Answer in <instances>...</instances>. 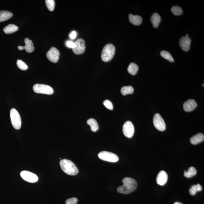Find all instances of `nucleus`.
<instances>
[{"mask_svg":"<svg viewBox=\"0 0 204 204\" xmlns=\"http://www.w3.org/2000/svg\"><path fill=\"white\" fill-rule=\"evenodd\" d=\"M122 131L125 137L128 138H131L134 135V128L133 123L131 121L125 122L122 127Z\"/></svg>","mask_w":204,"mask_h":204,"instance_id":"obj_8","label":"nucleus"},{"mask_svg":"<svg viewBox=\"0 0 204 204\" xmlns=\"http://www.w3.org/2000/svg\"><path fill=\"white\" fill-rule=\"evenodd\" d=\"M197 173V170L194 167H190L187 171H184V176L187 178H191Z\"/></svg>","mask_w":204,"mask_h":204,"instance_id":"obj_23","label":"nucleus"},{"mask_svg":"<svg viewBox=\"0 0 204 204\" xmlns=\"http://www.w3.org/2000/svg\"><path fill=\"white\" fill-rule=\"evenodd\" d=\"M13 16V14L8 11H0V22H4L11 18Z\"/></svg>","mask_w":204,"mask_h":204,"instance_id":"obj_19","label":"nucleus"},{"mask_svg":"<svg viewBox=\"0 0 204 204\" xmlns=\"http://www.w3.org/2000/svg\"><path fill=\"white\" fill-rule=\"evenodd\" d=\"M161 17L158 13H154L151 16V21L154 28H156L158 27L160 23L161 22Z\"/></svg>","mask_w":204,"mask_h":204,"instance_id":"obj_18","label":"nucleus"},{"mask_svg":"<svg viewBox=\"0 0 204 204\" xmlns=\"http://www.w3.org/2000/svg\"><path fill=\"white\" fill-rule=\"evenodd\" d=\"M46 56L50 61L53 63H56L58 61L60 57V51L57 48L52 47L47 53Z\"/></svg>","mask_w":204,"mask_h":204,"instance_id":"obj_9","label":"nucleus"},{"mask_svg":"<svg viewBox=\"0 0 204 204\" xmlns=\"http://www.w3.org/2000/svg\"><path fill=\"white\" fill-rule=\"evenodd\" d=\"M168 175L164 171L162 170L158 173L157 178V184L160 186L165 185L167 182Z\"/></svg>","mask_w":204,"mask_h":204,"instance_id":"obj_13","label":"nucleus"},{"mask_svg":"<svg viewBox=\"0 0 204 204\" xmlns=\"http://www.w3.org/2000/svg\"><path fill=\"white\" fill-rule=\"evenodd\" d=\"M33 90L36 93L44 94L48 95L53 94L54 93L52 88L47 85L36 84L33 86Z\"/></svg>","mask_w":204,"mask_h":204,"instance_id":"obj_5","label":"nucleus"},{"mask_svg":"<svg viewBox=\"0 0 204 204\" xmlns=\"http://www.w3.org/2000/svg\"><path fill=\"white\" fill-rule=\"evenodd\" d=\"M173 204H183L182 203H181L180 202H174Z\"/></svg>","mask_w":204,"mask_h":204,"instance_id":"obj_34","label":"nucleus"},{"mask_svg":"<svg viewBox=\"0 0 204 204\" xmlns=\"http://www.w3.org/2000/svg\"><path fill=\"white\" fill-rule=\"evenodd\" d=\"M60 165L62 170L68 175H76L78 173V169L76 165L70 160H62L60 162Z\"/></svg>","mask_w":204,"mask_h":204,"instance_id":"obj_2","label":"nucleus"},{"mask_svg":"<svg viewBox=\"0 0 204 204\" xmlns=\"http://www.w3.org/2000/svg\"><path fill=\"white\" fill-rule=\"evenodd\" d=\"M202 186L200 184H197L196 185H193L192 186L191 188L189 190V192L190 195H192V196H194L196 194L197 192L202 191Z\"/></svg>","mask_w":204,"mask_h":204,"instance_id":"obj_25","label":"nucleus"},{"mask_svg":"<svg viewBox=\"0 0 204 204\" xmlns=\"http://www.w3.org/2000/svg\"><path fill=\"white\" fill-rule=\"evenodd\" d=\"M25 45L22 46L23 49L25 50L27 52L31 53L33 52L34 50V45L32 41L26 38L25 39Z\"/></svg>","mask_w":204,"mask_h":204,"instance_id":"obj_16","label":"nucleus"},{"mask_svg":"<svg viewBox=\"0 0 204 204\" xmlns=\"http://www.w3.org/2000/svg\"><path fill=\"white\" fill-rule=\"evenodd\" d=\"M191 40L189 36H183L180 39L179 45L183 51H187L190 49Z\"/></svg>","mask_w":204,"mask_h":204,"instance_id":"obj_12","label":"nucleus"},{"mask_svg":"<svg viewBox=\"0 0 204 204\" xmlns=\"http://www.w3.org/2000/svg\"><path fill=\"white\" fill-rule=\"evenodd\" d=\"M115 48L112 44H108L104 47L101 53V57L103 61L108 62L114 57Z\"/></svg>","mask_w":204,"mask_h":204,"instance_id":"obj_3","label":"nucleus"},{"mask_svg":"<svg viewBox=\"0 0 204 204\" xmlns=\"http://www.w3.org/2000/svg\"><path fill=\"white\" fill-rule=\"evenodd\" d=\"M45 4L50 11H53L55 7V2L54 0H46Z\"/></svg>","mask_w":204,"mask_h":204,"instance_id":"obj_28","label":"nucleus"},{"mask_svg":"<svg viewBox=\"0 0 204 204\" xmlns=\"http://www.w3.org/2000/svg\"><path fill=\"white\" fill-rule=\"evenodd\" d=\"M17 65L19 69L22 70H26L28 69V66L24 62L21 60H18L17 61Z\"/></svg>","mask_w":204,"mask_h":204,"instance_id":"obj_29","label":"nucleus"},{"mask_svg":"<svg viewBox=\"0 0 204 204\" xmlns=\"http://www.w3.org/2000/svg\"><path fill=\"white\" fill-rule=\"evenodd\" d=\"M18 27L14 24H9L4 28V32L7 34H11L17 31Z\"/></svg>","mask_w":204,"mask_h":204,"instance_id":"obj_20","label":"nucleus"},{"mask_svg":"<svg viewBox=\"0 0 204 204\" xmlns=\"http://www.w3.org/2000/svg\"><path fill=\"white\" fill-rule=\"evenodd\" d=\"M134 92V89L131 86H125L121 89V92L124 96L128 94H131Z\"/></svg>","mask_w":204,"mask_h":204,"instance_id":"obj_24","label":"nucleus"},{"mask_svg":"<svg viewBox=\"0 0 204 204\" xmlns=\"http://www.w3.org/2000/svg\"><path fill=\"white\" fill-rule=\"evenodd\" d=\"M78 201L77 198L73 197L66 199V204H77Z\"/></svg>","mask_w":204,"mask_h":204,"instance_id":"obj_31","label":"nucleus"},{"mask_svg":"<svg viewBox=\"0 0 204 204\" xmlns=\"http://www.w3.org/2000/svg\"><path fill=\"white\" fill-rule=\"evenodd\" d=\"M123 185L117 188L118 193L128 194L132 193L137 189L138 184L137 181L132 178L126 177L122 180Z\"/></svg>","mask_w":204,"mask_h":204,"instance_id":"obj_1","label":"nucleus"},{"mask_svg":"<svg viewBox=\"0 0 204 204\" xmlns=\"http://www.w3.org/2000/svg\"><path fill=\"white\" fill-rule=\"evenodd\" d=\"M197 105V103L194 99H189L183 104L184 110L186 112H191L194 110Z\"/></svg>","mask_w":204,"mask_h":204,"instance_id":"obj_14","label":"nucleus"},{"mask_svg":"<svg viewBox=\"0 0 204 204\" xmlns=\"http://www.w3.org/2000/svg\"><path fill=\"white\" fill-rule=\"evenodd\" d=\"M186 36H188V34H186Z\"/></svg>","mask_w":204,"mask_h":204,"instance_id":"obj_35","label":"nucleus"},{"mask_svg":"<svg viewBox=\"0 0 204 204\" xmlns=\"http://www.w3.org/2000/svg\"><path fill=\"white\" fill-rule=\"evenodd\" d=\"M171 11L172 13L176 16H179L183 13V10L181 8L178 6H175L172 7Z\"/></svg>","mask_w":204,"mask_h":204,"instance_id":"obj_27","label":"nucleus"},{"mask_svg":"<svg viewBox=\"0 0 204 204\" xmlns=\"http://www.w3.org/2000/svg\"><path fill=\"white\" fill-rule=\"evenodd\" d=\"M75 47L73 49L74 53L76 54H83L86 48L85 42L84 39H79L75 42Z\"/></svg>","mask_w":204,"mask_h":204,"instance_id":"obj_10","label":"nucleus"},{"mask_svg":"<svg viewBox=\"0 0 204 204\" xmlns=\"http://www.w3.org/2000/svg\"><path fill=\"white\" fill-rule=\"evenodd\" d=\"M77 36V33L75 31H73L70 34L69 36L71 39H74L76 38Z\"/></svg>","mask_w":204,"mask_h":204,"instance_id":"obj_33","label":"nucleus"},{"mask_svg":"<svg viewBox=\"0 0 204 204\" xmlns=\"http://www.w3.org/2000/svg\"><path fill=\"white\" fill-rule=\"evenodd\" d=\"M129 20L131 24L134 25H141L142 22V18L138 15H134L131 14L129 15Z\"/></svg>","mask_w":204,"mask_h":204,"instance_id":"obj_17","label":"nucleus"},{"mask_svg":"<svg viewBox=\"0 0 204 204\" xmlns=\"http://www.w3.org/2000/svg\"><path fill=\"white\" fill-rule=\"evenodd\" d=\"M103 104L106 108L110 110H112L113 108V106L112 102L108 100H105L103 102Z\"/></svg>","mask_w":204,"mask_h":204,"instance_id":"obj_30","label":"nucleus"},{"mask_svg":"<svg viewBox=\"0 0 204 204\" xmlns=\"http://www.w3.org/2000/svg\"><path fill=\"white\" fill-rule=\"evenodd\" d=\"M11 121L13 128L19 130L21 126V119L19 113L15 108H12L10 111Z\"/></svg>","mask_w":204,"mask_h":204,"instance_id":"obj_4","label":"nucleus"},{"mask_svg":"<svg viewBox=\"0 0 204 204\" xmlns=\"http://www.w3.org/2000/svg\"><path fill=\"white\" fill-rule=\"evenodd\" d=\"M21 176L24 180L30 183L36 182L38 180L37 175L27 171L24 170L21 172Z\"/></svg>","mask_w":204,"mask_h":204,"instance_id":"obj_11","label":"nucleus"},{"mask_svg":"<svg viewBox=\"0 0 204 204\" xmlns=\"http://www.w3.org/2000/svg\"><path fill=\"white\" fill-rule=\"evenodd\" d=\"M160 54H161L162 57L165 59L166 60H169L171 63H172L174 61L171 54L168 51L165 50L162 51L160 53Z\"/></svg>","mask_w":204,"mask_h":204,"instance_id":"obj_26","label":"nucleus"},{"mask_svg":"<svg viewBox=\"0 0 204 204\" xmlns=\"http://www.w3.org/2000/svg\"><path fill=\"white\" fill-rule=\"evenodd\" d=\"M153 123L154 126L158 131H164L166 129V125L164 119L159 113H156L154 116Z\"/></svg>","mask_w":204,"mask_h":204,"instance_id":"obj_7","label":"nucleus"},{"mask_svg":"<svg viewBox=\"0 0 204 204\" xmlns=\"http://www.w3.org/2000/svg\"><path fill=\"white\" fill-rule=\"evenodd\" d=\"M66 46L68 47L72 48V49H73L75 47V42L71 41H67L66 42Z\"/></svg>","mask_w":204,"mask_h":204,"instance_id":"obj_32","label":"nucleus"},{"mask_svg":"<svg viewBox=\"0 0 204 204\" xmlns=\"http://www.w3.org/2000/svg\"><path fill=\"white\" fill-rule=\"evenodd\" d=\"M98 156L100 159L110 162H116L119 160L118 157L115 154L107 151H102L99 153Z\"/></svg>","mask_w":204,"mask_h":204,"instance_id":"obj_6","label":"nucleus"},{"mask_svg":"<svg viewBox=\"0 0 204 204\" xmlns=\"http://www.w3.org/2000/svg\"><path fill=\"white\" fill-rule=\"evenodd\" d=\"M88 125H90L91 127V129L93 132H96L99 129V125H98L97 122L95 119L90 118L88 119L87 121Z\"/></svg>","mask_w":204,"mask_h":204,"instance_id":"obj_21","label":"nucleus"},{"mask_svg":"<svg viewBox=\"0 0 204 204\" xmlns=\"http://www.w3.org/2000/svg\"><path fill=\"white\" fill-rule=\"evenodd\" d=\"M204 140V135L202 133H199L190 138V142L193 145L197 144Z\"/></svg>","mask_w":204,"mask_h":204,"instance_id":"obj_15","label":"nucleus"},{"mask_svg":"<svg viewBox=\"0 0 204 204\" xmlns=\"http://www.w3.org/2000/svg\"><path fill=\"white\" fill-rule=\"evenodd\" d=\"M138 70V66L136 63H130L128 68V72L132 75H135Z\"/></svg>","mask_w":204,"mask_h":204,"instance_id":"obj_22","label":"nucleus"}]
</instances>
